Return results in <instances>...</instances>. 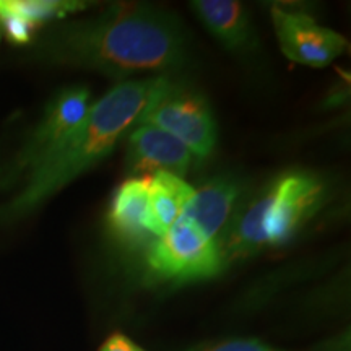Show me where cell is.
Returning <instances> with one entry per match:
<instances>
[{"label": "cell", "instance_id": "cell-11", "mask_svg": "<svg viewBox=\"0 0 351 351\" xmlns=\"http://www.w3.org/2000/svg\"><path fill=\"white\" fill-rule=\"evenodd\" d=\"M239 184L230 178H217L195 189L181 215L217 239L239 195Z\"/></svg>", "mask_w": 351, "mask_h": 351}, {"label": "cell", "instance_id": "cell-5", "mask_svg": "<svg viewBox=\"0 0 351 351\" xmlns=\"http://www.w3.org/2000/svg\"><path fill=\"white\" fill-rule=\"evenodd\" d=\"M137 122L173 135L200 160L208 158L217 147V124L208 101L199 91L169 77H160Z\"/></svg>", "mask_w": 351, "mask_h": 351}, {"label": "cell", "instance_id": "cell-3", "mask_svg": "<svg viewBox=\"0 0 351 351\" xmlns=\"http://www.w3.org/2000/svg\"><path fill=\"white\" fill-rule=\"evenodd\" d=\"M322 200L324 186L317 176L298 171L280 176L239 215L228 241L218 243L223 261L228 254L245 256L288 243Z\"/></svg>", "mask_w": 351, "mask_h": 351}, {"label": "cell", "instance_id": "cell-15", "mask_svg": "<svg viewBox=\"0 0 351 351\" xmlns=\"http://www.w3.org/2000/svg\"><path fill=\"white\" fill-rule=\"evenodd\" d=\"M99 351H145L140 346L132 341L129 337L121 332H114L103 341L99 346Z\"/></svg>", "mask_w": 351, "mask_h": 351}, {"label": "cell", "instance_id": "cell-2", "mask_svg": "<svg viewBox=\"0 0 351 351\" xmlns=\"http://www.w3.org/2000/svg\"><path fill=\"white\" fill-rule=\"evenodd\" d=\"M160 77L124 82L91 104L86 119L60 150L0 205V225L33 215L51 197L98 165L127 134L150 101Z\"/></svg>", "mask_w": 351, "mask_h": 351}, {"label": "cell", "instance_id": "cell-9", "mask_svg": "<svg viewBox=\"0 0 351 351\" xmlns=\"http://www.w3.org/2000/svg\"><path fill=\"white\" fill-rule=\"evenodd\" d=\"M148 189L150 176L130 178L114 192L108 212V226L119 243L129 247L147 244L150 232L147 231Z\"/></svg>", "mask_w": 351, "mask_h": 351}, {"label": "cell", "instance_id": "cell-7", "mask_svg": "<svg viewBox=\"0 0 351 351\" xmlns=\"http://www.w3.org/2000/svg\"><path fill=\"white\" fill-rule=\"evenodd\" d=\"M271 20L280 47L293 62L326 67L346 49V41L340 33L320 26L307 13L274 7Z\"/></svg>", "mask_w": 351, "mask_h": 351}, {"label": "cell", "instance_id": "cell-14", "mask_svg": "<svg viewBox=\"0 0 351 351\" xmlns=\"http://www.w3.org/2000/svg\"><path fill=\"white\" fill-rule=\"evenodd\" d=\"M194 351H278L271 346L262 343L258 340L252 339H239V340H226L219 343L202 346Z\"/></svg>", "mask_w": 351, "mask_h": 351}, {"label": "cell", "instance_id": "cell-10", "mask_svg": "<svg viewBox=\"0 0 351 351\" xmlns=\"http://www.w3.org/2000/svg\"><path fill=\"white\" fill-rule=\"evenodd\" d=\"M192 8L223 46L234 52L256 47L254 29L243 3L232 0H195Z\"/></svg>", "mask_w": 351, "mask_h": 351}, {"label": "cell", "instance_id": "cell-12", "mask_svg": "<svg viewBox=\"0 0 351 351\" xmlns=\"http://www.w3.org/2000/svg\"><path fill=\"white\" fill-rule=\"evenodd\" d=\"M194 191V187L174 174L155 173L150 176L147 215V231L150 236L161 238L174 225Z\"/></svg>", "mask_w": 351, "mask_h": 351}, {"label": "cell", "instance_id": "cell-8", "mask_svg": "<svg viewBox=\"0 0 351 351\" xmlns=\"http://www.w3.org/2000/svg\"><path fill=\"white\" fill-rule=\"evenodd\" d=\"M127 169L132 174L169 173L182 178L191 168L189 148L173 135L150 124H140L127 140Z\"/></svg>", "mask_w": 351, "mask_h": 351}, {"label": "cell", "instance_id": "cell-13", "mask_svg": "<svg viewBox=\"0 0 351 351\" xmlns=\"http://www.w3.org/2000/svg\"><path fill=\"white\" fill-rule=\"evenodd\" d=\"M86 8L75 0H0V10L10 13L36 33L44 25H54Z\"/></svg>", "mask_w": 351, "mask_h": 351}, {"label": "cell", "instance_id": "cell-4", "mask_svg": "<svg viewBox=\"0 0 351 351\" xmlns=\"http://www.w3.org/2000/svg\"><path fill=\"white\" fill-rule=\"evenodd\" d=\"M91 108L85 86H65L47 101L41 119L21 140L20 147L0 161V192L23 186L29 176L49 161L75 134Z\"/></svg>", "mask_w": 351, "mask_h": 351}, {"label": "cell", "instance_id": "cell-1", "mask_svg": "<svg viewBox=\"0 0 351 351\" xmlns=\"http://www.w3.org/2000/svg\"><path fill=\"white\" fill-rule=\"evenodd\" d=\"M32 59L90 69L122 80L135 73H174L189 62V36L173 13L117 3L98 16L57 21L34 39Z\"/></svg>", "mask_w": 351, "mask_h": 351}, {"label": "cell", "instance_id": "cell-6", "mask_svg": "<svg viewBox=\"0 0 351 351\" xmlns=\"http://www.w3.org/2000/svg\"><path fill=\"white\" fill-rule=\"evenodd\" d=\"M145 263L153 282L179 285L218 275L223 257L217 239L179 215L174 225L148 245Z\"/></svg>", "mask_w": 351, "mask_h": 351}]
</instances>
